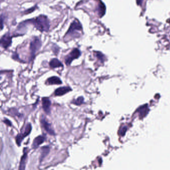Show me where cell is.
Masks as SVG:
<instances>
[{"label":"cell","mask_w":170,"mask_h":170,"mask_svg":"<svg viewBox=\"0 0 170 170\" xmlns=\"http://www.w3.org/2000/svg\"><path fill=\"white\" fill-rule=\"evenodd\" d=\"M35 27L41 31H47L50 26L48 18L44 15H40L31 21Z\"/></svg>","instance_id":"cell-1"},{"label":"cell","mask_w":170,"mask_h":170,"mask_svg":"<svg viewBox=\"0 0 170 170\" xmlns=\"http://www.w3.org/2000/svg\"><path fill=\"white\" fill-rule=\"evenodd\" d=\"M31 129H32V127H31V124L28 123L24 128V131L22 132L21 133L18 134L17 136V137H16V143L18 146H21V143L23 141V139L27 136L29 135L31 132Z\"/></svg>","instance_id":"cell-2"},{"label":"cell","mask_w":170,"mask_h":170,"mask_svg":"<svg viewBox=\"0 0 170 170\" xmlns=\"http://www.w3.org/2000/svg\"><path fill=\"white\" fill-rule=\"evenodd\" d=\"M80 55L81 52L80 50L77 49H73L65 58V63L66 65H70L74 59H78Z\"/></svg>","instance_id":"cell-3"},{"label":"cell","mask_w":170,"mask_h":170,"mask_svg":"<svg viewBox=\"0 0 170 170\" xmlns=\"http://www.w3.org/2000/svg\"><path fill=\"white\" fill-rule=\"evenodd\" d=\"M41 45H42V42L37 37L34 38L33 40H31L30 43V47L31 57L34 56L36 52L40 49Z\"/></svg>","instance_id":"cell-4"},{"label":"cell","mask_w":170,"mask_h":170,"mask_svg":"<svg viewBox=\"0 0 170 170\" xmlns=\"http://www.w3.org/2000/svg\"><path fill=\"white\" fill-rule=\"evenodd\" d=\"M82 31V24L77 20H75L71 23L69 30L68 31L66 35H74L75 33L78 34V31Z\"/></svg>","instance_id":"cell-5"},{"label":"cell","mask_w":170,"mask_h":170,"mask_svg":"<svg viewBox=\"0 0 170 170\" xmlns=\"http://www.w3.org/2000/svg\"><path fill=\"white\" fill-rule=\"evenodd\" d=\"M12 42V37H10L8 33L3 35L1 39V45L4 49H7L9 47H10Z\"/></svg>","instance_id":"cell-6"},{"label":"cell","mask_w":170,"mask_h":170,"mask_svg":"<svg viewBox=\"0 0 170 170\" xmlns=\"http://www.w3.org/2000/svg\"><path fill=\"white\" fill-rule=\"evenodd\" d=\"M40 122H41V124H42V125L43 127V128L45 129V130L49 134L51 135H55L56 134H55V132H54V130H52V128L51 125L46 121L45 118H43L41 119Z\"/></svg>","instance_id":"cell-7"},{"label":"cell","mask_w":170,"mask_h":170,"mask_svg":"<svg viewBox=\"0 0 170 170\" xmlns=\"http://www.w3.org/2000/svg\"><path fill=\"white\" fill-rule=\"evenodd\" d=\"M42 104L44 111L47 114L50 113V107L51 105V101L49 98L43 97L42 98Z\"/></svg>","instance_id":"cell-8"},{"label":"cell","mask_w":170,"mask_h":170,"mask_svg":"<svg viewBox=\"0 0 170 170\" xmlns=\"http://www.w3.org/2000/svg\"><path fill=\"white\" fill-rule=\"evenodd\" d=\"M71 90L72 89L70 87H61L55 90L54 94L56 96H62L65 94L67 93L68 92L71 91Z\"/></svg>","instance_id":"cell-9"},{"label":"cell","mask_w":170,"mask_h":170,"mask_svg":"<svg viewBox=\"0 0 170 170\" xmlns=\"http://www.w3.org/2000/svg\"><path fill=\"white\" fill-rule=\"evenodd\" d=\"M45 136H38L36 137L33 141V143L32 144V147L33 149H36L40 145L42 144L45 141Z\"/></svg>","instance_id":"cell-10"},{"label":"cell","mask_w":170,"mask_h":170,"mask_svg":"<svg viewBox=\"0 0 170 170\" xmlns=\"http://www.w3.org/2000/svg\"><path fill=\"white\" fill-rule=\"evenodd\" d=\"M46 84L49 85H59L62 84V81L59 77L54 76L48 78L46 82Z\"/></svg>","instance_id":"cell-11"},{"label":"cell","mask_w":170,"mask_h":170,"mask_svg":"<svg viewBox=\"0 0 170 170\" xmlns=\"http://www.w3.org/2000/svg\"><path fill=\"white\" fill-rule=\"evenodd\" d=\"M27 153L26 151H24V155L21 158V161H20V164L19 170H24L26 168V159H27Z\"/></svg>","instance_id":"cell-12"},{"label":"cell","mask_w":170,"mask_h":170,"mask_svg":"<svg viewBox=\"0 0 170 170\" xmlns=\"http://www.w3.org/2000/svg\"><path fill=\"white\" fill-rule=\"evenodd\" d=\"M49 66L52 68H55L63 67V65L59 59H53L50 61Z\"/></svg>","instance_id":"cell-13"},{"label":"cell","mask_w":170,"mask_h":170,"mask_svg":"<svg viewBox=\"0 0 170 170\" xmlns=\"http://www.w3.org/2000/svg\"><path fill=\"white\" fill-rule=\"evenodd\" d=\"M49 150L50 149H49V146H45V147L42 148V149H41L42 152H41V155H40V161L43 160V158L45 157L48 155L49 152Z\"/></svg>","instance_id":"cell-14"},{"label":"cell","mask_w":170,"mask_h":170,"mask_svg":"<svg viewBox=\"0 0 170 170\" xmlns=\"http://www.w3.org/2000/svg\"><path fill=\"white\" fill-rule=\"evenodd\" d=\"M98 12H99V16L100 17H102L105 12V7L104 4L100 2V3L99 4V8H98Z\"/></svg>","instance_id":"cell-15"},{"label":"cell","mask_w":170,"mask_h":170,"mask_svg":"<svg viewBox=\"0 0 170 170\" xmlns=\"http://www.w3.org/2000/svg\"><path fill=\"white\" fill-rule=\"evenodd\" d=\"M71 103L75 104V105L79 106V105H82V104L84 103V98L82 96L78 97L77 99H75L72 101H71Z\"/></svg>","instance_id":"cell-16"},{"label":"cell","mask_w":170,"mask_h":170,"mask_svg":"<svg viewBox=\"0 0 170 170\" xmlns=\"http://www.w3.org/2000/svg\"><path fill=\"white\" fill-rule=\"evenodd\" d=\"M35 9H36V7H33V8H32L31 9H29V10H26V12H24V14H28L31 13L33 12V11L35 10Z\"/></svg>","instance_id":"cell-17"},{"label":"cell","mask_w":170,"mask_h":170,"mask_svg":"<svg viewBox=\"0 0 170 170\" xmlns=\"http://www.w3.org/2000/svg\"><path fill=\"white\" fill-rule=\"evenodd\" d=\"M12 57L13 59H15L16 61L19 60V61H21V59H20L18 57V55H17V53H15V54L13 55Z\"/></svg>","instance_id":"cell-18"},{"label":"cell","mask_w":170,"mask_h":170,"mask_svg":"<svg viewBox=\"0 0 170 170\" xmlns=\"http://www.w3.org/2000/svg\"><path fill=\"white\" fill-rule=\"evenodd\" d=\"M3 123H5L7 125L10 126L12 125V124L10 123V122L9 120H8V119H5V120H3Z\"/></svg>","instance_id":"cell-19"},{"label":"cell","mask_w":170,"mask_h":170,"mask_svg":"<svg viewBox=\"0 0 170 170\" xmlns=\"http://www.w3.org/2000/svg\"><path fill=\"white\" fill-rule=\"evenodd\" d=\"M1 30L3 29V18H2V16L1 17Z\"/></svg>","instance_id":"cell-20"}]
</instances>
